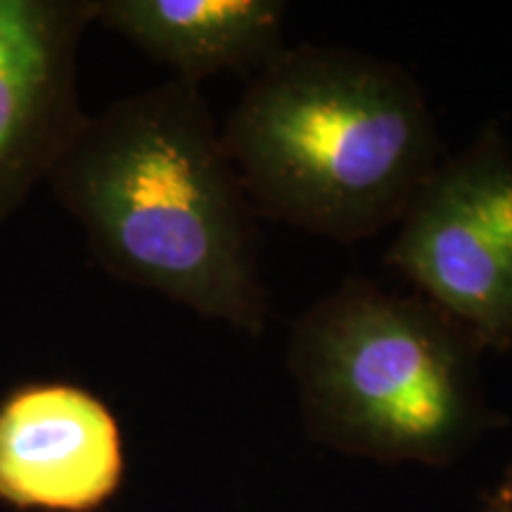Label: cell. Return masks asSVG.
Segmentation results:
<instances>
[{
  "label": "cell",
  "instance_id": "obj_1",
  "mask_svg": "<svg viewBox=\"0 0 512 512\" xmlns=\"http://www.w3.org/2000/svg\"><path fill=\"white\" fill-rule=\"evenodd\" d=\"M48 183L112 278L264 335L256 211L200 86L171 79L88 117Z\"/></svg>",
  "mask_w": 512,
  "mask_h": 512
},
{
  "label": "cell",
  "instance_id": "obj_2",
  "mask_svg": "<svg viewBox=\"0 0 512 512\" xmlns=\"http://www.w3.org/2000/svg\"><path fill=\"white\" fill-rule=\"evenodd\" d=\"M221 140L256 214L344 245L399 223L441 164L420 83L347 48H285Z\"/></svg>",
  "mask_w": 512,
  "mask_h": 512
},
{
  "label": "cell",
  "instance_id": "obj_3",
  "mask_svg": "<svg viewBox=\"0 0 512 512\" xmlns=\"http://www.w3.org/2000/svg\"><path fill=\"white\" fill-rule=\"evenodd\" d=\"M482 351L427 299L351 278L294 323L287 370L316 437L382 460L441 463L489 420Z\"/></svg>",
  "mask_w": 512,
  "mask_h": 512
},
{
  "label": "cell",
  "instance_id": "obj_4",
  "mask_svg": "<svg viewBox=\"0 0 512 512\" xmlns=\"http://www.w3.org/2000/svg\"><path fill=\"white\" fill-rule=\"evenodd\" d=\"M387 266L484 349L512 351V150L496 126L444 159L406 209Z\"/></svg>",
  "mask_w": 512,
  "mask_h": 512
},
{
  "label": "cell",
  "instance_id": "obj_5",
  "mask_svg": "<svg viewBox=\"0 0 512 512\" xmlns=\"http://www.w3.org/2000/svg\"><path fill=\"white\" fill-rule=\"evenodd\" d=\"M93 22L95 0H0V223L86 124L76 57Z\"/></svg>",
  "mask_w": 512,
  "mask_h": 512
},
{
  "label": "cell",
  "instance_id": "obj_6",
  "mask_svg": "<svg viewBox=\"0 0 512 512\" xmlns=\"http://www.w3.org/2000/svg\"><path fill=\"white\" fill-rule=\"evenodd\" d=\"M124 439L79 384L31 382L0 401V503L17 512H95L124 479Z\"/></svg>",
  "mask_w": 512,
  "mask_h": 512
},
{
  "label": "cell",
  "instance_id": "obj_7",
  "mask_svg": "<svg viewBox=\"0 0 512 512\" xmlns=\"http://www.w3.org/2000/svg\"><path fill=\"white\" fill-rule=\"evenodd\" d=\"M285 15L280 0H95V22L195 86L221 72H261L285 50Z\"/></svg>",
  "mask_w": 512,
  "mask_h": 512
},
{
  "label": "cell",
  "instance_id": "obj_8",
  "mask_svg": "<svg viewBox=\"0 0 512 512\" xmlns=\"http://www.w3.org/2000/svg\"><path fill=\"white\" fill-rule=\"evenodd\" d=\"M484 512H512V501L503 489H498L496 496L491 498L489 505L484 508Z\"/></svg>",
  "mask_w": 512,
  "mask_h": 512
},
{
  "label": "cell",
  "instance_id": "obj_9",
  "mask_svg": "<svg viewBox=\"0 0 512 512\" xmlns=\"http://www.w3.org/2000/svg\"><path fill=\"white\" fill-rule=\"evenodd\" d=\"M501 489L508 494V498L512 501V467H510V475H508V479H505V484L501 486Z\"/></svg>",
  "mask_w": 512,
  "mask_h": 512
}]
</instances>
